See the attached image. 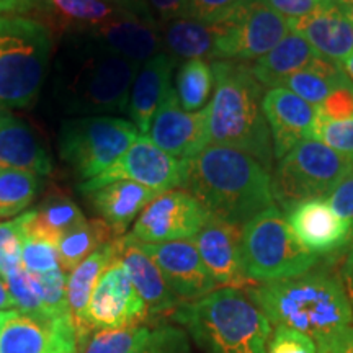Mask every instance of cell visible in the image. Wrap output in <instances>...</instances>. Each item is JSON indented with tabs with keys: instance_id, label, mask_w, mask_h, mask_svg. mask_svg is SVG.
I'll use <instances>...</instances> for the list:
<instances>
[{
	"instance_id": "obj_1",
	"label": "cell",
	"mask_w": 353,
	"mask_h": 353,
	"mask_svg": "<svg viewBox=\"0 0 353 353\" xmlns=\"http://www.w3.org/2000/svg\"><path fill=\"white\" fill-rule=\"evenodd\" d=\"M247 294L270 324L312 339L317 353H330L353 324L345 285L324 273H304L290 280L262 283Z\"/></svg>"
},
{
	"instance_id": "obj_2",
	"label": "cell",
	"mask_w": 353,
	"mask_h": 353,
	"mask_svg": "<svg viewBox=\"0 0 353 353\" xmlns=\"http://www.w3.org/2000/svg\"><path fill=\"white\" fill-rule=\"evenodd\" d=\"M183 188L210 216L241 228L275 206L270 172L252 156L228 145L208 144L188 159Z\"/></svg>"
},
{
	"instance_id": "obj_3",
	"label": "cell",
	"mask_w": 353,
	"mask_h": 353,
	"mask_svg": "<svg viewBox=\"0 0 353 353\" xmlns=\"http://www.w3.org/2000/svg\"><path fill=\"white\" fill-rule=\"evenodd\" d=\"M141 64L113 54L90 39L65 37L56 61L54 95L69 114L108 117L126 113Z\"/></svg>"
},
{
	"instance_id": "obj_4",
	"label": "cell",
	"mask_w": 353,
	"mask_h": 353,
	"mask_svg": "<svg viewBox=\"0 0 353 353\" xmlns=\"http://www.w3.org/2000/svg\"><path fill=\"white\" fill-rule=\"evenodd\" d=\"M211 68L214 90L208 103L210 144L239 149L273 172L275 154L262 112L263 85L244 63L213 61Z\"/></svg>"
},
{
	"instance_id": "obj_5",
	"label": "cell",
	"mask_w": 353,
	"mask_h": 353,
	"mask_svg": "<svg viewBox=\"0 0 353 353\" xmlns=\"http://www.w3.org/2000/svg\"><path fill=\"white\" fill-rule=\"evenodd\" d=\"M174 319L208 353H267L270 321L237 288H218L195 303L180 304Z\"/></svg>"
},
{
	"instance_id": "obj_6",
	"label": "cell",
	"mask_w": 353,
	"mask_h": 353,
	"mask_svg": "<svg viewBox=\"0 0 353 353\" xmlns=\"http://www.w3.org/2000/svg\"><path fill=\"white\" fill-rule=\"evenodd\" d=\"M51 30L28 15H0V108H30L48 74Z\"/></svg>"
},
{
	"instance_id": "obj_7",
	"label": "cell",
	"mask_w": 353,
	"mask_h": 353,
	"mask_svg": "<svg viewBox=\"0 0 353 353\" xmlns=\"http://www.w3.org/2000/svg\"><path fill=\"white\" fill-rule=\"evenodd\" d=\"M242 260L254 283H270L309 273L317 255L298 241L283 211L272 206L242 226Z\"/></svg>"
},
{
	"instance_id": "obj_8",
	"label": "cell",
	"mask_w": 353,
	"mask_h": 353,
	"mask_svg": "<svg viewBox=\"0 0 353 353\" xmlns=\"http://www.w3.org/2000/svg\"><path fill=\"white\" fill-rule=\"evenodd\" d=\"M353 170V162L317 139H306L291 149L273 167L272 187L275 201L285 211L329 193Z\"/></svg>"
},
{
	"instance_id": "obj_9",
	"label": "cell",
	"mask_w": 353,
	"mask_h": 353,
	"mask_svg": "<svg viewBox=\"0 0 353 353\" xmlns=\"http://www.w3.org/2000/svg\"><path fill=\"white\" fill-rule=\"evenodd\" d=\"M138 128L118 117H81L63 123L59 156L83 182L100 175L138 139Z\"/></svg>"
},
{
	"instance_id": "obj_10",
	"label": "cell",
	"mask_w": 353,
	"mask_h": 353,
	"mask_svg": "<svg viewBox=\"0 0 353 353\" xmlns=\"http://www.w3.org/2000/svg\"><path fill=\"white\" fill-rule=\"evenodd\" d=\"M185 179L187 161L172 157L170 154L157 148L148 134H139L134 144L112 167L83 182L81 192L87 195L117 180H130L157 193H165L169 190L183 187Z\"/></svg>"
},
{
	"instance_id": "obj_11",
	"label": "cell",
	"mask_w": 353,
	"mask_h": 353,
	"mask_svg": "<svg viewBox=\"0 0 353 353\" xmlns=\"http://www.w3.org/2000/svg\"><path fill=\"white\" fill-rule=\"evenodd\" d=\"M223 23V33L216 46V61H255L291 33L290 21L262 0H252Z\"/></svg>"
},
{
	"instance_id": "obj_12",
	"label": "cell",
	"mask_w": 353,
	"mask_h": 353,
	"mask_svg": "<svg viewBox=\"0 0 353 353\" xmlns=\"http://www.w3.org/2000/svg\"><path fill=\"white\" fill-rule=\"evenodd\" d=\"M208 216V211L187 190H169L145 206L132 224L130 236L141 244L193 239Z\"/></svg>"
},
{
	"instance_id": "obj_13",
	"label": "cell",
	"mask_w": 353,
	"mask_h": 353,
	"mask_svg": "<svg viewBox=\"0 0 353 353\" xmlns=\"http://www.w3.org/2000/svg\"><path fill=\"white\" fill-rule=\"evenodd\" d=\"M77 37L90 39L113 54L141 65L164 50L161 23L144 2H125L117 17Z\"/></svg>"
},
{
	"instance_id": "obj_14",
	"label": "cell",
	"mask_w": 353,
	"mask_h": 353,
	"mask_svg": "<svg viewBox=\"0 0 353 353\" xmlns=\"http://www.w3.org/2000/svg\"><path fill=\"white\" fill-rule=\"evenodd\" d=\"M148 309L131 283L125 265L114 257L101 272L87 307L92 330L145 325Z\"/></svg>"
},
{
	"instance_id": "obj_15",
	"label": "cell",
	"mask_w": 353,
	"mask_h": 353,
	"mask_svg": "<svg viewBox=\"0 0 353 353\" xmlns=\"http://www.w3.org/2000/svg\"><path fill=\"white\" fill-rule=\"evenodd\" d=\"M141 247L157 263L172 293L182 304L195 303L219 288L203 263L193 239L141 244Z\"/></svg>"
},
{
	"instance_id": "obj_16",
	"label": "cell",
	"mask_w": 353,
	"mask_h": 353,
	"mask_svg": "<svg viewBox=\"0 0 353 353\" xmlns=\"http://www.w3.org/2000/svg\"><path fill=\"white\" fill-rule=\"evenodd\" d=\"M0 353H77L76 330L72 322L0 311Z\"/></svg>"
},
{
	"instance_id": "obj_17",
	"label": "cell",
	"mask_w": 353,
	"mask_h": 353,
	"mask_svg": "<svg viewBox=\"0 0 353 353\" xmlns=\"http://www.w3.org/2000/svg\"><path fill=\"white\" fill-rule=\"evenodd\" d=\"M148 136L172 157L188 161L210 144L208 107L200 112H185L172 87L164 103L154 114Z\"/></svg>"
},
{
	"instance_id": "obj_18",
	"label": "cell",
	"mask_w": 353,
	"mask_h": 353,
	"mask_svg": "<svg viewBox=\"0 0 353 353\" xmlns=\"http://www.w3.org/2000/svg\"><path fill=\"white\" fill-rule=\"evenodd\" d=\"M203 263L221 288H237L254 285L247 276L242 260V228L214 216L193 237Z\"/></svg>"
},
{
	"instance_id": "obj_19",
	"label": "cell",
	"mask_w": 353,
	"mask_h": 353,
	"mask_svg": "<svg viewBox=\"0 0 353 353\" xmlns=\"http://www.w3.org/2000/svg\"><path fill=\"white\" fill-rule=\"evenodd\" d=\"M262 112L270 131L273 154L278 161L303 141L314 139L319 118L317 107L293 92L281 87L268 88L263 94Z\"/></svg>"
},
{
	"instance_id": "obj_20",
	"label": "cell",
	"mask_w": 353,
	"mask_h": 353,
	"mask_svg": "<svg viewBox=\"0 0 353 353\" xmlns=\"http://www.w3.org/2000/svg\"><path fill=\"white\" fill-rule=\"evenodd\" d=\"M291 231L309 252L324 255L353 241V231L345 219L335 213L325 198H312L285 211Z\"/></svg>"
},
{
	"instance_id": "obj_21",
	"label": "cell",
	"mask_w": 353,
	"mask_h": 353,
	"mask_svg": "<svg viewBox=\"0 0 353 353\" xmlns=\"http://www.w3.org/2000/svg\"><path fill=\"white\" fill-rule=\"evenodd\" d=\"M117 257L125 265L132 286L145 304L148 319L149 317L174 314L180 307L182 303L172 293L161 268L130 234L117 239Z\"/></svg>"
},
{
	"instance_id": "obj_22",
	"label": "cell",
	"mask_w": 353,
	"mask_h": 353,
	"mask_svg": "<svg viewBox=\"0 0 353 353\" xmlns=\"http://www.w3.org/2000/svg\"><path fill=\"white\" fill-rule=\"evenodd\" d=\"M290 26L330 63L342 65L353 52V25L339 7L321 6L303 19L290 21Z\"/></svg>"
},
{
	"instance_id": "obj_23",
	"label": "cell",
	"mask_w": 353,
	"mask_h": 353,
	"mask_svg": "<svg viewBox=\"0 0 353 353\" xmlns=\"http://www.w3.org/2000/svg\"><path fill=\"white\" fill-rule=\"evenodd\" d=\"M175 64L174 57L162 51L145 61L136 74L126 113L130 114L132 125L138 128L139 134H148L154 114L172 90Z\"/></svg>"
},
{
	"instance_id": "obj_24",
	"label": "cell",
	"mask_w": 353,
	"mask_h": 353,
	"mask_svg": "<svg viewBox=\"0 0 353 353\" xmlns=\"http://www.w3.org/2000/svg\"><path fill=\"white\" fill-rule=\"evenodd\" d=\"M123 7L118 0H34V15L52 32L70 37L107 23Z\"/></svg>"
},
{
	"instance_id": "obj_25",
	"label": "cell",
	"mask_w": 353,
	"mask_h": 353,
	"mask_svg": "<svg viewBox=\"0 0 353 353\" xmlns=\"http://www.w3.org/2000/svg\"><path fill=\"white\" fill-rule=\"evenodd\" d=\"M87 195L101 219L112 228L114 236L123 237L145 206L161 193L130 180H117Z\"/></svg>"
},
{
	"instance_id": "obj_26",
	"label": "cell",
	"mask_w": 353,
	"mask_h": 353,
	"mask_svg": "<svg viewBox=\"0 0 353 353\" xmlns=\"http://www.w3.org/2000/svg\"><path fill=\"white\" fill-rule=\"evenodd\" d=\"M0 169L50 175L52 161L32 128L13 114H0Z\"/></svg>"
},
{
	"instance_id": "obj_27",
	"label": "cell",
	"mask_w": 353,
	"mask_h": 353,
	"mask_svg": "<svg viewBox=\"0 0 353 353\" xmlns=\"http://www.w3.org/2000/svg\"><path fill=\"white\" fill-rule=\"evenodd\" d=\"M117 257V239L100 247L97 252L87 257L82 263H79L68 276V304L69 314L72 321L74 330H76L77 347L94 330L87 322V307L90 301L92 293L99 281L101 272L108 267V263Z\"/></svg>"
},
{
	"instance_id": "obj_28",
	"label": "cell",
	"mask_w": 353,
	"mask_h": 353,
	"mask_svg": "<svg viewBox=\"0 0 353 353\" xmlns=\"http://www.w3.org/2000/svg\"><path fill=\"white\" fill-rule=\"evenodd\" d=\"M224 23H208L182 17L161 25L162 44L174 59H214Z\"/></svg>"
},
{
	"instance_id": "obj_29",
	"label": "cell",
	"mask_w": 353,
	"mask_h": 353,
	"mask_svg": "<svg viewBox=\"0 0 353 353\" xmlns=\"http://www.w3.org/2000/svg\"><path fill=\"white\" fill-rule=\"evenodd\" d=\"M316 57L321 56L314 48L303 37L291 32L272 51L255 59L250 69L263 87L273 88L283 79L311 64Z\"/></svg>"
},
{
	"instance_id": "obj_30",
	"label": "cell",
	"mask_w": 353,
	"mask_h": 353,
	"mask_svg": "<svg viewBox=\"0 0 353 353\" xmlns=\"http://www.w3.org/2000/svg\"><path fill=\"white\" fill-rule=\"evenodd\" d=\"M83 221L85 216L72 200L65 196H52L48 198L39 210L23 213L25 237H37L57 245L65 232Z\"/></svg>"
},
{
	"instance_id": "obj_31",
	"label": "cell",
	"mask_w": 353,
	"mask_h": 353,
	"mask_svg": "<svg viewBox=\"0 0 353 353\" xmlns=\"http://www.w3.org/2000/svg\"><path fill=\"white\" fill-rule=\"evenodd\" d=\"M348 83L352 82L343 74L341 65L330 63L324 57H316L311 64L283 79L276 87L286 88L294 95L301 97L307 103L317 107L332 94L335 88L348 85Z\"/></svg>"
},
{
	"instance_id": "obj_32",
	"label": "cell",
	"mask_w": 353,
	"mask_h": 353,
	"mask_svg": "<svg viewBox=\"0 0 353 353\" xmlns=\"http://www.w3.org/2000/svg\"><path fill=\"white\" fill-rule=\"evenodd\" d=\"M118 239L101 218L85 219L82 224L72 228L64 234L57 244V252H59V265L69 275L79 263H82L87 257L97 252L100 247L108 242Z\"/></svg>"
},
{
	"instance_id": "obj_33",
	"label": "cell",
	"mask_w": 353,
	"mask_h": 353,
	"mask_svg": "<svg viewBox=\"0 0 353 353\" xmlns=\"http://www.w3.org/2000/svg\"><path fill=\"white\" fill-rule=\"evenodd\" d=\"M213 68L205 59L183 61L175 76V95L185 112H200L213 97Z\"/></svg>"
},
{
	"instance_id": "obj_34",
	"label": "cell",
	"mask_w": 353,
	"mask_h": 353,
	"mask_svg": "<svg viewBox=\"0 0 353 353\" xmlns=\"http://www.w3.org/2000/svg\"><path fill=\"white\" fill-rule=\"evenodd\" d=\"M39 180L33 172L0 169V218H12L32 205Z\"/></svg>"
},
{
	"instance_id": "obj_35",
	"label": "cell",
	"mask_w": 353,
	"mask_h": 353,
	"mask_svg": "<svg viewBox=\"0 0 353 353\" xmlns=\"http://www.w3.org/2000/svg\"><path fill=\"white\" fill-rule=\"evenodd\" d=\"M149 330L148 325L95 330L77 347V353H131L148 337Z\"/></svg>"
},
{
	"instance_id": "obj_36",
	"label": "cell",
	"mask_w": 353,
	"mask_h": 353,
	"mask_svg": "<svg viewBox=\"0 0 353 353\" xmlns=\"http://www.w3.org/2000/svg\"><path fill=\"white\" fill-rule=\"evenodd\" d=\"M68 276L63 268L37 275L44 314L50 321L72 322L68 304Z\"/></svg>"
},
{
	"instance_id": "obj_37",
	"label": "cell",
	"mask_w": 353,
	"mask_h": 353,
	"mask_svg": "<svg viewBox=\"0 0 353 353\" xmlns=\"http://www.w3.org/2000/svg\"><path fill=\"white\" fill-rule=\"evenodd\" d=\"M6 283L8 293H10L13 303H15L19 311L48 319L46 314H44L37 275L30 273L23 265H21V267L17 268L15 272H12L10 275L6 278Z\"/></svg>"
},
{
	"instance_id": "obj_38",
	"label": "cell",
	"mask_w": 353,
	"mask_h": 353,
	"mask_svg": "<svg viewBox=\"0 0 353 353\" xmlns=\"http://www.w3.org/2000/svg\"><path fill=\"white\" fill-rule=\"evenodd\" d=\"M25 241L23 214L0 223V276L6 280L21 267V245Z\"/></svg>"
},
{
	"instance_id": "obj_39",
	"label": "cell",
	"mask_w": 353,
	"mask_h": 353,
	"mask_svg": "<svg viewBox=\"0 0 353 353\" xmlns=\"http://www.w3.org/2000/svg\"><path fill=\"white\" fill-rule=\"evenodd\" d=\"M131 353H195L188 335L175 325H156Z\"/></svg>"
},
{
	"instance_id": "obj_40",
	"label": "cell",
	"mask_w": 353,
	"mask_h": 353,
	"mask_svg": "<svg viewBox=\"0 0 353 353\" xmlns=\"http://www.w3.org/2000/svg\"><path fill=\"white\" fill-rule=\"evenodd\" d=\"M314 139L327 144L330 149L353 162V118L350 120H327L317 118Z\"/></svg>"
},
{
	"instance_id": "obj_41",
	"label": "cell",
	"mask_w": 353,
	"mask_h": 353,
	"mask_svg": "<svg viewBox=\"0 0 353 353\" xmlns=\"http://www.w3.org/2000/svg\"><path fill=\"white\" fill-rule=\"evenodd\" d=\"M21 265L33 275H43L61 268L57 245L37 237H25L21 245Z\"/></svg>"
},
{
	"instance_id": "obj_42",
	"label": "cell",
	"mask_w": 353,
	"mask_h": 353,
	"mask_svg": "<svg viewBox=\"0 0 353 353\" xmlns=\"http://www.w3.org/2000/svg\"><path fill=\"white\" fill-rule=\"evenodd\" d=\"M250 2L252 0H192L187 17L208 23H223Z\"/></svg>"
},
{
	"instance_id": "obj_43",
	"label": "cell",
	"mask_w": 353,
	"mask_h": 353,
	"mask_svg": "<svg viewBox=\"0 0 353 353\" xmlns=\"http://www.w3.org/2000/svg\"><path fill=\"white\" fill-rule=\"evenodd\" d=\"M267 353H317V347L312 339L298 330L276 327Z\"/></svg>"
},
{
	"instance_id": "obj_44",
	"label": "cell",
	"mask_w": 353,
	"mask_h": 353,
	"mask_svg": "<svg viewBox=\"0 0 353 353\" xmlns=\"http://www.w3.org/2000/svg\"><path fill=\"white\" fill-rule=\"evenodd\" d=\"M317 113L327 120H350L353 118V83L339 87L327 99L317 105Z\"/></svg>"
},
{
	"instance_id": "obj_45",
	"label": "cell",
	"mask_w": 353,
	"mask_h": 353,
	"mask_svg": "<svg viewBox=\"0 0 353 353\" xmlns=\"http://www.w3.org/2000/svg\"><path fill=\"white\" fill-rule=\"evenodd\" d=\"M335 213L350 224L353 231V170L343 176L341 183L335 187L325 198Z\"/></svg>"
},
{
	"instance_id": "obj_46",
	"label": "cell",
	"mask_w": 353,
	"mask_h": 353,
	"mask_svg": "<svg viewBox=\"0 0 353 353\" xmlns=\"http://www.w3.org/2000/svg\"><path fill=\"white\" fill-rule=\"evenodd\" d=\"M262 2L288 21L303 19L322 6V0H262Z\"/></svg>"
},
{
	"instance_id": "obj_47",
	"label": "cell",
	"mask_w": 353,
	"mask_h": 353,
	"mask_svg": "<svg viewBox=\"0 0 353 353\" xmlns=\"http://www.w3.org/2000/svg\"><path fill=\"white\" fill-rule=\"evenodd\" d=\"M192 0H144L145 7L159 23L187 17Z\"/></svg>"
},
{
	"instance_id": "obj_48",
	"label": "cell",
	"mask_w": 353,
	"mask_h": 353,
	"mask_svg": "<svg viewBox=\"0 0 353 353\" xmlns=\"http://www.w3.org/2000/svg\"><path fill=\"white\" fill-rule=\"evenodd\" d=\"M34 0H0V15H34Z\"/></svg>"
},
{
	"instance_id": "obj_49",
	"label": "cell",
	"mask_w": 353,
	"mask_h": 353,
	"mask_svg": "<svg viewBox=\"0 0 353 353\" xmlns=\"http://www.w3.org/2000/svg\"><path fill=\"white\" fill-rule=\"evenodd\" d=\"M330 353H353V325L345 330V334L339 339Z\"/></svg>"
},
{
	"instance_id": "obj_50",
	"label": "cell",
	"mask_w": 353,
	"mask_h": 353,
	"mask_svg": "<svg viewBox=\"0 0 353 353\" xmlns=\"http://www.w3.org/2000/svg\"><path fill=\"white\" fill-rule=\"evenodd\" d=\"M12 309H17L15 303L8 293L7 283L2 276H0V311H12Z\"/></svg>"
},
{
	"instance_id": "obj_51",
	"label": "cell",
	"mask_w": 353,
	"mask_h": 353,
	"mask_svg": "<svg viewBox=\"0 0 353 353\" xmlns=\"http://www.w3.org/2000/svg\"><path fill=\"white\" fill-rule=\"evenodd\" d=\"M350 244V250H348L345 265H343V276H345L347 283H353V241Z\"/></svg>"
},
{
	"instance_id": "obj_52",
	"label": "cell",
	"mask_w": 353,
	"mask_h": 353,
	"mask_svg": "<svg viewBox=\"0 0 353 353\" xmlns=\"http://www.w3.org/2000/svg\"><path fill=\"white\" fill-rule=\"evenodd\" d=\"M341 68H342V70H343V74H345V76H347L348 81H350V82L353 83V52H352L350 56L347 57L345 61H343Z\"/></svg>"
},
{
	"instance_id": "obj_53",
	"label": "cell",
	"mask_w": 353,
	"mask_h": 353,
	"mask_svg": "<svg viewBox=\"0 0 353 353\" xmlns=\"http://www.w3.org/2000/svg\"><path fill=\"white\" fill-rule=\"evenodd\" d=\"M342 10L347 15V19L350 20V23L353 25V0H347V3L342 7Z\"/></svg>"
},
{
	"instance_id": "obj_54",
	"label": "cell",
	"mask_w": 353,
	"mask_h": 353,
	"mask_svg": "<svg viewBox=\"0 0 353 353\" xmlns=\"http://www.w3.org/2000/svg\"><path fill=\"white\" fill-rule=\"evenodd\" d=\"M347 0H322V6H332V7H339L342 10V7L345 6Z\"/></svg>"
},
{
	"instance_id": "obj_55",
	"label": "cell",
	"mask_w": 353,
	"mask_h": 353,
	"mask_svg": "<svg viewBox=\"0 0 353 353\" xmlns=\"http://www.w3.org/2000/svg\"><path fill=\"white\" fill-rule=\"evenodd\" d=\"M345 290H347V294H348V301H350V306H352V311H353V283H345Z\"/></svg>"
},
{
	"instance_id": "obj_56",
	"label": "cell",
	"mask_w": 353,
	"mask_h": 353,
	"mask_svg": "<svg viewBox=\"0 0 353 353\" xmlns=\"http://www.w3.org/2000/svg\"><path fill=\"white\" fill-rule=\"evenodd\" d=\"M118 2H144V0H118Z\"/></svg>"
}]
</instances>
